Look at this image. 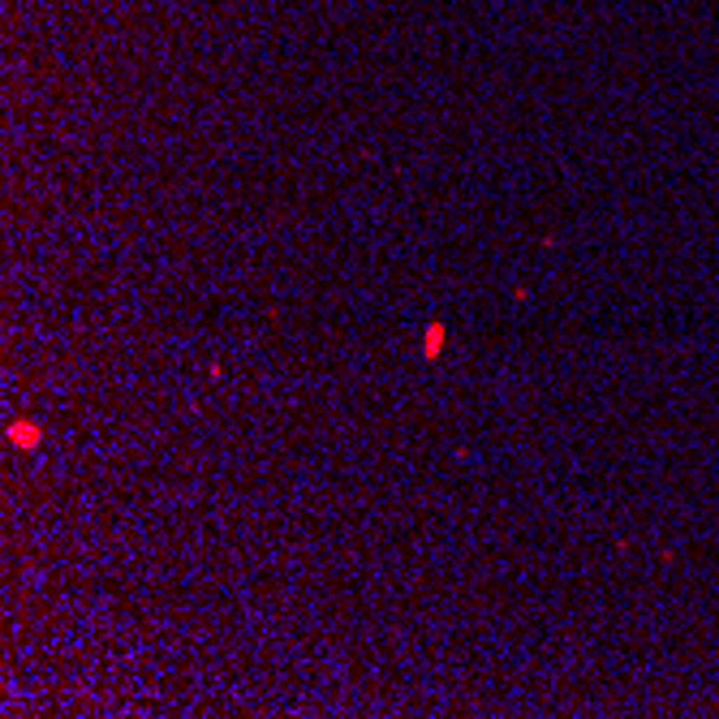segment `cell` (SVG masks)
<instances>
[{"instance_id":"1","label":"cell","mask_w":719,"mask_h":719,"mask_svg":"<svg viewBox=\"0 0 719 719\" xmlns=\"http://www.w3.org/2000/svg\"><path fill=\"white\" fill-rule=\"evenodd\" d=\"M9 435H13V444H22V448H35L39 444V427H31V423H13Z\"/></svg>"},{"instance_id":"2","label":"cell","mask_w":719,"mask_h":719,"mask_svg":"<svg viewBox=\"0 0 719 719\" xmlns=\"http://www.w3.org/2000/svg\"><path fill=\"white\" fill-rule=\"evenodd\" d=\"M439 345H444V328L435 324V328H427V354H435Z\"/></svg>"}]
</instances>
